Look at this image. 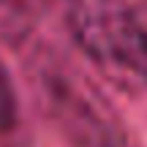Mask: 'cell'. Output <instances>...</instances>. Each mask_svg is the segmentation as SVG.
<instances>
[{"mask_svg": "<svg viewBox=\"0 0 147 147\" xmlns=\"http://www.w3.org/2000/svg\"><path fill=\"white\" fill-rule=\"evenodd\" d=\"M0 147H27L22 104L3 60H0Z\"/></svg>", "mask_w": 147, "mask_h": 147, "instance_id": "obj_3", "label": "cell"}, {"mask_svg": "<svg viewBox=\"0 0 147 147\" xmlns=\"http://www.w3.org/2000/svg\"><path fill=\"white\" fill-rule=\"evenodd\" d=\"M36 84L49 120L71 147H128L112 106L68 65L57 60L38 63Z\"/></svg>", "mask_w": 147, "mask_h": 147, "instance_id": "obj_2", "label": "cell"}, {"mask_svg": "<svg viewBox=\"0 0 147 147\" xmlns=\"http://www.w3.org/2000/svg\"><path fill=\"white\" fill-rule=\"evenodd\" d=\"M68 27L87 57L147 87V8L134 0H74Z\"/></svg>", "mask_w": 147, "mask_h": 147, "instance_id": "obj_1", "label": "cell"}, {"mask_svg": "<svg viewBox=\"0 0 147 147\" xmlns=\"http://www.w3.org/2000/svg\"><path fill=\"white\" fill-rule=\"evenodd\" d=\"M11 5H16V8H27V5H36V3H44V0H8Z\"/></svg>", "mask_w": 147, "mask_h": 147, "instance_id": "obj_4", "label": "cell"}]
</instances>
